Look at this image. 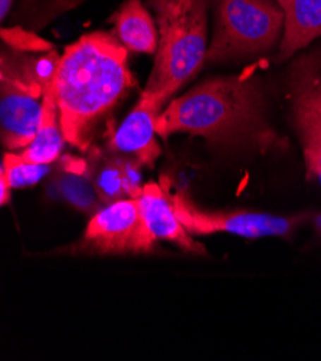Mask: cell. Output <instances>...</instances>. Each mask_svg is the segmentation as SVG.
<instances>
[{
	"label": "cell",
	"mask_w": 321,
	"mask_h": 361,
	"mask_svg": "<svg viewBox=\"0 0 321 361\" xmlns=\"http://www.w3.org/2000/svg\"><path fill=\"white\" fill-rule=\"evenodd\" d=\"M133 85L127 49L114 36L95 32L66 47L54 77L65 141L87 150L94 124Z\"/></svg>",
	"instance_id": "cell-1"
},
{
	"label": "cell",
	"mask_w": 321,
	"mask_h": 361,
	"mask_svg": "<svg viewBox=\"0 0 321 361\" xmlns=\"http://www.w3.org/2000/svg\"><path fill=\"white\" fill-rule=\"evenodd\" d=\"M156 133L162 138L188 133L221 144L264 140L257 82L245 77L209 80L171 101L156 120Z\"/></svg>",
	"instance_id": "cell-2"
},
{
	"label": "cell",
	"mask_w": 321,
	"mask_h": 361,
	"mask_svg": "<svg viewBox=\"0 0 321 361\" xmlns=\"http://www.w3.org/2000/svg\"><path fill=\"white\" fill-rule=\"evenodd\" d=\"M159 20V45L146 92L163 106L167 99L198 74L207 54L205 0L188 12L174 8V0H150Z\"/></svg>",
	"instance_id": "cell-3"
},
{
	"label": "cell",
	"mask_w": 321,
	"mask_h": 361,
	"mask_svg": "<svg viewBox=\"0 0 321 361\" xmlns=\"http://www.w3.org/2000/svg\"><path fill=\"white\" fill-rule=\"evenodd\" d=\"M284 22L275 0H219L206 61L224 62L264 52L277 42Z\"/></svg>",
	"instance_id": "cell-4"
},
{
	"label": "cell",
	"mask_w": 321,
	"mask_h": 361,
	"mask_svg": "<svg viewBox=\"0 0 321 361\" xmlns=\"http://www.w3.org/2000/svg\"><path fill=\"white\" fill-rule=\"evenodd\" d=\"M163 186V185H162ZM176 218L192 235L232 233L243 238L289 236L301 218H284V216L255 213L246 210L209 212L198 207L183 192L169 193Z\"/></svg>",
	"instance_id": "cell-5"
},
{
	"label": "cell",
	"mask_w": 321,
	"mask_h": 361,
	"mask_svg": "<svg viewBox=\"0 0 321 361\" xmlns=\"http://www.w3.org/2000/svg\"><path fill=\"white\" fill-rule=\"evenodd\" d=\"M44 88L32 82L4 58L0 84V127L2 144L9 152L26 149L37 135Z\"/></svg>",
	"instance_id": "cell-6"
},
{
	"label": "cell",
	"mask_w": 321,
	"mask_h": 361,
	"mask_svg": "<svg viewBox=\"0 0 321 361\" xmlns=\"http://www.w3.org/2000/svg\"><path fill=\"white\" fill-rule=\"evenodd\" d=\"M85 240L102 254L149 252L156 240L149 235L138 199H120L110 203L90 221Z\"/></svg>",
	"instance_id": "cell-7"
},
{
	"label": "cell",
	"mask_w": 321,
	"mask_h": 361,
	"mask_svg": "<svg viewBox=\"0 0 321 361\" xmlns=\"http://www.w3.org/2000/svg\"><path fill=\"white\" fill-rule=\"evenodd\" d=\"M160 113L159 101L143 91L133 111L114 133L111 146L117 152L134 156L140 164L152 167L160 156V146L156 141V120Z\"/></svg>",
	"instance_id": "cell-8"
},
{
	"label": "cell",
	"mask_w": 321,
	"mask_h": 361,
	"mask_svg": "<svg viewBox=\"0 0 321 361\" xmlns=\"http://www.w3.org/2000/svg\"><path fill=\"white\" fill-rule=\"evenodd\" d=\"M143 222L149 235L157 240H170L192 254L203 255L206 249L193 240L190 233L176 218L170 199L163 188L156 183H147L138 197Z\"/></svg>",
	"instance_id": "cell-9"
},
{
	"label": "cell",
	"mask_w": 321,
	"mask_h": 361,
	"mask_svg": "<svg viewBox=\"0 0 321 361\" xmlns=\"http://www.w3.org/2000/svg\"><path fill=\"white\" fill-rule=\"evenodd\" d=\"M284 12L279 59H289L321 36V0H275Z\"/></svg>",
	"instance_id": "cell-10"
},
{
	"label": "cell",
	"mask_w": 321,
	"mask_h": 361,
	"mask_svg": "<svg viewBox=\"0 0 321 361\" xmlns=\"http://www.w3.org/2000/svg\"><path fill=\"white\" fill-rule=\"evenodd\" d=\"M63 140L52 80L44 92L42 114L37 135L22 153H16V157L23 163L48 166L59 157Z\"/></svg>",
	"instance_id": "cell-11"
},
{
	"label": "cell",
	"mask_w": 321,
	"mask_h": 361,
	"mask_svg": "<svg viewBox=\"0 0 321 361\" xmlns=\"http://www.w3.org/2000/svg\"><path fill=\"white\" fill-rule=\"evenodd\" d=\"M113 20L119 39L127 49L141 54L157 51L155 20L140 0H127L116 12Z\"/></svg>",
	"instance_id": "cell-12"
},
{
	"label": "cell",
	"mask_w": 321,
	"mask_h": 361,
	"mask_svg": "<svg viewBox=\"0 0 321 361\" xmlns=\"http://www.w3.org/2000/svg\"><path fill=\"white\" fill-rule=\"evenodd\" d=\"M294 108L297 123L321 126V68H305L294 82Z\"/></svg>",
	"instance_id": "cell-13"
},
{
	"label": "cell",
	"mask_w": 321,
	"mask_h": 361,
	"mask_svg": "<svg viewBox=\"0 0 321 361\" xmlns=\"http://www.w3.org/2000/svg\"><path fill=\"white\" fill-rule=\"evenodd\" d=\"M48 173L47 164H29L16 157V153H8L2 161L0 180L11 188H25L35 185Z\"/></svg>",
	"instance_id": "cell-14"
},
{
	"label": "cell",
	"mask_w": 321,
	"mask_h": 361,
	"mask_svg": "<svg viewBox=\"0 0 321 361\" xmlns=\"http://www.w3.org/2000/svg\"><path fill=\"white\" fill-rule=\"evenodd\" d=\"M126 160H111L98 174L95 189L99 199L105 203H113L124 196L126 193V176H124Z\"/></svg>",
	"instance_id": "cell-15"
},
{
	"label": "cell",
	"mask_w": 321,
	"mask_h": 361,
	"mask_svg": "<svg viewBox=\"0 0 321 361\" xmlns=\"http://www.w3.org/2000/svg\"><path fill=\"white\" fill-rule=\"evenodd\" d=\"M303 137V147L307 170L321 180V126L311 123H297Z\"/></svg>",
	"instance_id": "cell-16"
},
{
	"label": "cell",
	"mask_w": 321,
	"mask_h": 361,
	"mask_svg": "<svg viewBox=\"0 0 321 361\" xmlns=\"http://www.w3.org/2000/svg\"><path fill=\"white\" fill-rule=\"evenodd\" d=\"M4 41L11 45L12 48L20 51H30V52H45L51 51L52 45L40 36L26 32L20 27H9L2 30Z\"/></svg>",
	"instance_id": "cell-17"
},
{
	"label": "cell",
	"mask_w": 321,
	"mask_h": 361,
	"mask_svg": "<svg viewBox=\"0 0 321 361\" xmlns=\"http://www.w3.org/2000/svg\"><path fill=\"white\" fill-rule=\"evenodd\" d=\"M61 189L63 195L75 206L88 207L92 203V196L90 188L78 177H65L62 180Z\"/></svg>",
	"instance_id": "cell-18"
},
{
	"label": "cell",
	"mask_w": 321,
	"mask_h": 361,
	"mask_svg": "<svg viewBox=\"0 0 321 361\" xmlns=\"http://www.w3.org/2000/svg\"><path fill=\"white\" fill-rule=\"evenodd\" d=\"M200 2V0H174V8L179 12H188L195 4Z\"/></svg>",
	"instance_id": "cell-19"
},
{
	"label": "cell",
	"mask_w": 321,
	"mask_h": 361,
	"mask_svg": "<svg viewBox=\"0 0 321 361\" xmlns=\"http://www.w3.org/2000/svg\"><path fill=\"white\" fill-rule=\"evenodd\" d=\"M13 0H0V18L2 20H5V18L8 16L11 8H12Z\"/></svg>",
	"instance_id": "cell-20"
}]
</instances>
